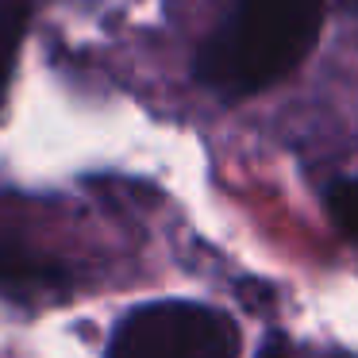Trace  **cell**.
Segmentation results:
<instances>
[{"label": "cell", "instance_id": "cell-5", "mask_svg": "<svg viewBox=\"0 0 358 358\" xmlns=\"http://www.w3.org/2000/svg\"><path fill=\"white\" fill-rule=\"evenodd\" d=\"M258 358H289V343L278 331H270L262 339V347H258Z\"/></svg>", "mask_w": 358, "mask_h": 358}, {"label": "cell", "instance_id": "cell-4", "mask_svg": "<svg viewBox=\"0 0 358 358\" xmlns=\"http://www.w3.org/2000/svg\"><path fill=\"white\" fill-rule=\"evenodd\" d=\"M324 204H327V216H331L335 231L358 247V178L331 181L324 193Z\"/></svg>", "mask_w": 358, "mask_h": 358}, {"label": "cell", "instance_id": "cell-2", "mask_svg": "<svg viewBox=\"0 0 358 358\" xmlns=\"http://www.w3.org/2000/svg\"><path fill=\"white\" fill-rule=\"evenodd\" d=\"M104 358H239V327L201 301H150L120 316Z\"/></svg>", "mask_w": 358, "mask_h": 358}, {"label": "cell", "instance_id": "cell-6", "mask_svg": "<svg viewBox=\"0 0 358 358\" xmlns=\"http://www.w3.org/2000/svg\"><path fill=\"white\" fill-rule=\"evenodd\" d=\"M320 358H350V355H343V350H327V355H320Z\"/></svg>", "mask_w": 358, "mask_h": 358}, {"label": "cell", "instance_id": "cell-3", "mask_svg": "<svg viewBox=\"0 0 358 358\" xmlns=\"http://www.w3.org/2000/svg\"><path fill=\"white\" fill-rule=\"evenodd\" d=\"M27 16H31V0H0V101H4V89L12 81Z\"/></svg>", "mask_w": 358, "mask_h": 358}, {"label": "cell", "instance_id": "cell-1", "mask_svg": "<svg viewBox=\"0 0 358 358\" xmlns=\"http://www.w3.org/2000/svg\"><path fill=\"white\" fill-rule=\"evenodd\" d=\"M324 0H231L224 24L204 39L193 73L208 93L243 101L278 85L316 47Z\"/></svg>", "mask_w": 358, "mask_h": 358}]
</instances>
